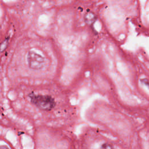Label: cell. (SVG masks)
<instances>
[{"mask_svg": "<svg viewBox=\"0 0 149 149\" xmlns=\"http://www.w3.org/2000/svg\"><path fill=\"white\" fill-rule=\"evenodd\" d=\"M141 81L143 83H144L146 86H148V79H142L141 80Z\"/></svg>", "mask_w": 149, "mask_h": 149, "instance_id": "cell-4", "label": "cell"}, {"mask_svg": "<svg viewBox=\"0 0 149 149\" xmlns=\"http://www.w3.org/2000/svg\"><path fill=\"white\" fill-rule=\"evenodd\" d=\"M30 97L31 102L42 111H51L56 105L55 100L48 95H36L32 93Z\"/></svg>", "mask_w": 149, "mask_h": 149, "instance_id": "cell-1", "label": "cell"}, {"mask_svg": "<svg viewBox=\"0 0 149 149\" xmlns=\"http://www.w3.org/2000/svg\"><path fill=\"white\" fill-rule=\"evenodd\" d=\"M27 61L29 66L34 70L41 69L45 64L44 58L39 54L30 51L27 55Z\"/></svg>", "mask_w": 149, "mask_h": 149, "instance_id": "cell-2", "label": "cell"}, {"mask_svg": "<svg viewBox=\"0 0 149 149\" xmlns=\"http://www.w3.org/2000/svg\"><path fill=\"white\" fill-rule=\"evenodd\" d=\"M100 147L102 148H112L113 146L110 144L104 143V144H102Z\"/></svg>", "mask_w": 149, "mask_h": 149, "instance_id": "cell-3", "label": "cell"}]
</instances>
